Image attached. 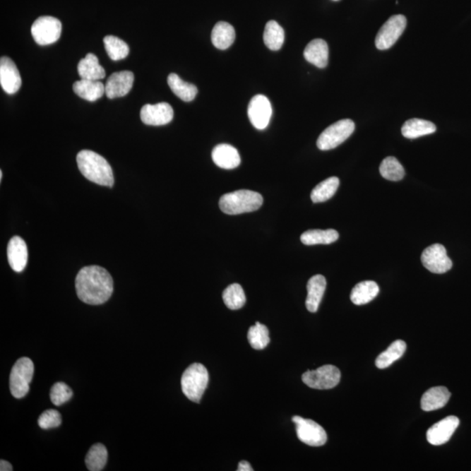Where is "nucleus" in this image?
I'll return each instance as SVG.
<instances>
[{
  "instance_id": "nucleus-21",
  "label": "nucleus",
  "mask_w": 471,
  "mask_h": 471,
  "mask_svg": "<svg viewBox=\"0 0 471 471\" xmlns=\"http://www.w3.org/2000/svg\"><path fill=\"white\" fill-rule=\"evenodd\" d=\"M451 393L445 387L429 388L422 395L421 400L422 410L426 412L442 409L451 398Z\"/></svg>"
},
{
  "instance_id": "nucleus-33",
  "label": "nucleus",
  "mask_w": 471,
  "mask_h": 471,
  "mask_svg": "<svg viewBox=\"0 0 471 471\" xmlns=\"http://www.w3.org/2000/svg\"><path fill=\"white\" fill-rule=\"evenodd\" d=\"M104 47L107 55L112 61H120L128 56L129 47L128 44L117 38L116 36L109 35L103 39Z\"/></svg>"
},
{
  "instance_id": "nucleus-23",
  "label": "nucleus",
  "mask_w": 471,
  "mask_h": 471,
  "mask_svg": "<svg viewBox=\"0 0 471 471\" xmlns=\"http://www.w3.org/2000/svg\"><path fill=\"white\" fill-rule=\"evenodd\" d=\"M78 73L81 79L101 81L106 76L105 69L100 65L99 59L94 54H88L78 64Z\"/></svg>"
},
{
  "instance_id": "nucleus-41",
  "label": "nucleus",
  "mask_w": 471,
  "mask_h": 471,
  "mask_svg": "<svg viewBox=\"0 0 471 471\" xmlns=\"http://www.w3.org/2000/svg\"><path fill=\"white\" fill-rule=\"evenodd\" d=\"M2 177H3V172L1 170V172H0V180H2Z\"/></svg>"
},
{
  "instance_id": "nucleus-22",
  "label": "nucleus",
  "mask_w": 471,
  "mask_h": 471,
  "mask_svg": "<svg viewBox=\"0 0 471 471\" xmlns=\"http://www.w3.org/2000/svg\"><path fill=\"white\" fill-rule=\"evenodd\" d=\"M73 92L88 102H95L105 94V85L100 81L81 79L73 85Z\"/></svg>"
},
{
  "instance_id": "nucleus-36",
  "label": "nucleus",
  "mask_w": 471,
  "mask_h": 471,
  "mask_svg": "<svg viewBox=\"0 0 471 471\" xmlns=\"http://www.w3.org/2000/svg\"><path fill=\"white\" fill-rule=\"evenodd\" d=\"M248 340L254 350H264L270 342L268 328L265 325L257 322L254 326H251L248 331Z\"/></svg>"
},
{
  "instance_id": "nucleus-10",
  "label": "nucleus",
  "mask_w": 471,
  "mask_h": 471,
  "mask_svg": "<svg viewBox=\"0 0 471 471\" xmlns=\"http://www.w3.org/2000/svg\"><path fill=\"white\" fill-rule=\"evenodd\" d=\"M407 27V18L403 15H394L378 32L376 38V46L379 50H387L394 46L404 30Z\"/></svg>"
},
{
  "instance_id": "nucleus-29",
  "label": "nucleus",
  "mask_w": 471,
  "mask_h": 471,
  "mask_svg": "<svg viewBox=\"0 0 471 471\" xmlns=\"http://www.w3.org/2000/svg\"><path fill=\"white\" fill-rule=\"evenodd\" d=\"M407 345L403 340H395L388 350L381 353L376 361V365L379 369H385L398 361L405 353Z\"/></svg>"
},
{
  "instance_id": "nucleus-17",
  "label": "nucleus",
  "mask_w": 471,
  "mask_h": 471,
  "mask_svg": "<svg viewBox=\"0 0 471 471\" xmlns=\"http://www.w3.org/2000/svg\"><path fill=\"white\" fill-rule=\"evenodd\" d=\"M7 258H8L10 266L16 273H21L27 266L28 246L20 237L15 236L10 240L8 247H7Z\"/></svg>"
},
{
  "instance_id": "nucleus-35",
  "label": "nucleus",
  "mask_w": 471,
  "mask_h": 471,
  "mask_svg": "<svg viewBox=\"0 0 471 471\" xmlns=\"http://www.w3.org/2000/svg\"><path fill=\"white\" fill-rule=\"evenodd\" d=\"M381 177L389 181H398L405 176V170L400 162L394 157H386L381 163Z\"/></svg>"
},
{
  "instance_id": "nucleus-18",
  "label": "nucleus",
  "mask_w": 471,
  "mask_h": 471,
  "mask_svg": "<svg viewBox=\"0 0 471 471\" xmlns=\"http://www.w3.org/2000/svg\"><path fill=\"white\" fill-rule=\"evenodd\" d=\"M213 160L220 168L233 169L239 166L241 158L237 148L229 144H220L214 148Z\"/></svg>"
},
{
  "instance_id": "nucleus-39",
  "label": "nucleus",
  "mask_w": 471,
  "mask_h": 471,
  "mask_svg": "<svg viewBox=\"0 0 471 471\" xmlns=\"http://www.w3.org/2000/svg\"><path fill=\"white\" fill-rule=\"evenodd\" d=\"M254 469L251 468V466L249 463L246 461H241L239 465V468L237 471H251Z\"/></svg>"
},
{
  "instance_id": "nucleus-12",
  "label": "nucleus",
  "mask_w": 471,
  "mask_h": 471,
  "mask_svg": "<svg viewBox=\"0 0 471 471\" xmlns=\"http://www.w3.org/2000/svg\"><path fill=\"white\" fill-rule=\"evenodd\" d=\"M272 114V104L266 96L258 95L251 100L248 106V117L254 128L259 131L265 129L269 124Z\"/></svg>"
},
{
  "instance_id": "nucleus-30",
  "label": "nucleus",
  "mask_w": 471,
  "mask_h": 471,
  "mask_svg": "<svg viewBox=\"0 0 471 471\" xmlns=\"http://www.w3.org/2000/svg\"><path fill=\"white\" fill-rule=\"evenodd\" d=\"M340 180L338 177H329L321 181L311 193V199L315 203L328 201L335 196L338 190Z\"/></svg>"
},
{
  "instance_id": "nucleus-5",
  "label": "nucleus",
  "mask_w": 471,
  "mask_h": 471,
  "mask_svg": "<svg viewBox=\"0 0 471 471\" xmlns=\"http://www.w3.org/2000/svg\"><path fill=\"white\" fill-rule=\"evenodd\" d=\"M33 372L35 366L31 359L20 358L15 363L10 374V390L15 398L20 399L27 395Z\"/></svg>"
},
{
  "instance_id": "nucleus-40",
  "label": "nucleus",
  "mask_w": 471,
  "mask_h": 471,
  "mask_svg": "<svg viewBox=\"0 0 471 471\" xmlns=\"http://www.w3.org/2000/svg\"><path fill=\"white\" fill-rule=\"evenodd\" d=\"M0 470L1 471H12L13 466L10 463L5 461V460H1L0 461Z\"/></svg>"
},
{
  "instance_id": "nucleus-19",
  "label": "nucleus",
  "mask_w": 471,
  "mask_h": 471,
  "mask_svg": "<svg viewBox=\"0 0 471 471\" xmlns=\"http://www.w3.org/2000/svg\"><path fill=\"white\" fill-rule=\"evenodd\" d=\"M328 44L321 39L311 40L304 51V57L306 61L316 66L318 68H324L328 66Z\"/></svg>"
},
{
  "instance_id": "nucleus-7",
  "label": "nucleus",
  "mask_w": 471,
  "mask_h": 471,
  "mask_svg": "<svg viewBox=\"0 0 471 471\" xmlns=\"http://www.w3.org/2000/svg\"><path fill=\"white\" fill-rule=\"evenodd\" d=\"M340 377L338 368L333 365H325L316 370L306 371L303 374L302 381L311 388L325 390L336 387L340 383Z\"/></svg>"
},
{
  "instance_id": "nucleus-25",
  "label": "nucleus",
  "mask_w": 471,
  "mask_h": 471,
  "mask_svg": "<svg viewBox=\"0 0 471 471\" xmlns=\"http://www.w3.org/2000/svg\"><path fill=\"white\" fill-rule=\"evenodd\" d=\"M380 288L374 281H363L355 285L352 290L351 302L356 306L366 305L379 294Z\"/></svg>"
},
{
  "instance_id": "nucleus-31",
  "label": "nucleus",
  "mask_w": 471,
  "mask_h": 471,
  "mask_svg": "<svg viewBox=\"0 0 471 471\" xmlns=\"http://www.w3.org/2000/svg\"><path fill=\"white\" fill-rule=\"evenodd\" d=\"M266 46L272 51L280 50L285 42V31L278 22H267L264 32Z\"/></svg>"
},
{
  "instance_id": "nucleus-14",
  "label": "nucleus",
  "mask_w": 471,
  "mask_h": 471,
  "mask_svg": "<svg viewBox=\"0 0 471 471\" xmlns=\"http://www.w3.org/2000/svg\"><path fill=\"white\" fill-rule=\"evenodd\" d=\"M460 424L459 419L457 417H448L443 419L442 421L434 424L428 430L427 440L430 444L439 446L446 443L450 441L451 436L458 428Z\"/></svg>"
},
{
  "instance_id": "nucleus-37",
  "label": "nucleus",
  "mask_w": 471,
  "mask_h": 471,
  "mask_svg": "<svg viewBox=\"0 0 471 471\" xmlns=\"http://www.w3.org/2000/svg\"><path fill=\"white\" fill-rule=\"evenodd\" d=\"M72 389L64 383H55L51 388V402L53 403L55 406H61L62 404L68 402V400L72 398Z\"/></svg>"
},
{
  "instance_id": "nucleus-4",
  "label": "nucleus",
  "mask_w": 471,
  "mask_h": 471,
  "mask_svg": "<svg viewBox=\"0 0 471 471\" xmlns=\"http://www.w3.org/2000/svg\"><path fill=\"white\" fill-rule=\"evenodd\" d=\"M209 383V373L205 366L194 363L184 371L181 379V390L192 402L198 403Z\"/></svg>"
},
{
  "instance_id": "nucleus-6",
  "label": "nucleus",
  "mask_w": 471,
  "mask_h": 471,
  "mask_svg": "<svg viewBox=\"0 0 471 471\" xmlns=\"http://www.w3.org/2000/svg\"><path fill=\"white\" fill-rule=\"evenodd\" d=\"M355 129L354 122L350 119H345L335 122L326 129L318 136L317 147L321 150H330L335 148L350 138Z\"/></svg>"
},
{
  "instance_id": "nucleus-2",
  "label": "nucleus",
  "mask_w": 471,
  "mask_h": 471,
  "mask_svg": "<svg viewBox=\"0 0 471 471\" xmlns=\"http://www.w3.org/2000/svg\"><path fill=\"white\" fill-rule=\"evenodd\" d=\"M76 161L81 173L88 180L102 186H113V169L102 155L91 150H81L77 155Z\"/></svg>"
},
{
  "instance_id": "nucleus-32",
  "label": "nucleus",
  "mask_w": 471,
  "mask_h": 471,
  "mask_svg": "<svg viewBox=\"0 0 471 471\" xmlns=\"http://www.w3.org/2000/svg\"><path fill=\"white\" fill-rule=\"evenodd\" d=\"M107 451L102 443L93 445L88 452L85 463L88 470L101 471L106 466L107 462Z\"/></svg>"
},
{
  "instance_id": "nucleus-27",
  "label": "nucleus",
  "mask_w": 471,
  "mask_h": 471,
  "mask_svg": "<svg viewBox=\"0 0 471 471\" xmlns=\"http://www.w3.org/2000/svg\"><path fill=\"white\" fill-rule=\"evenodd\" d=\"M168 84L172 91L181 101L191 102L198 95V88L195 85L188 83L181 79L177 73H170L168 76Z\"/></svg>"
},
{
  "instance_id": "nucleus-8",
  "label": "nucleus",
  "mask_w": 471,
  "mask_h": 471,
  "mask_svg": "<svg viewBox=\"0 0 471 471\" xmlns=\"http://www.w3.org/2000/svg\"><path fill=\"white\" fill-rule=\"evenodd\" d=\"M61 22L51 16L37 18L31 28L33 40L40 46H47L56 42L61 35Z\"/></svg>"
},
{
  "instance_id": "nucleus-42",
  "label": "nucleus",
  "mask_w": 471,
  "mask_h": 471,
  "mask_svg": "<svg viewBox=\"0 0 471 471\" xmlns=\"http://www.w3.org/2000/svg\"><path fill=\"white\" fill-rule=\"evenodd\" d=\"M335 1H337V0H335Z\"/></svg>"
},
{
  "instance_id": "nucleus-24",
  "label": "nucleus",
  "mask_w": 471,
  "mask_h": 471,
  "mask_svg": "<svg viewBox=\"0 0 471 471\" xmlns=\"http://www.w3.org/2000/svg\"><path fill=\"white\" fill-rule=\"evenodd\" d=\"M234 28L227 22L220 21L215 25L211 32V42L217 49L225 50L235 42Z\"/></svg>"
},
{
  "instance_id": "nucleus-9",
  "label": "nucleus",
  "mask_w": 471,
  "mask_h": 471,
  "mask_svg": "<svg viewBox=\"0 0 471 471\" xmlns=\"http://www.w3.org/2000/svg\"><path fill=\"white\" fill-rule=\"evenodd\" d=\"M292 420L296 425L297 436L302 443L311 447H321L328 441L326 430L317 422L300 417H294Z\"/></svg>"
},
{
  "instance_id": "nucleus-26",
  "label": "nucleus",
  "mask_w": 471,
  "mask_h": 471,
  "mask_svg": "<svg viewBox=\"0 0 471 471\" xmlns=\"http://www.w3.org/2000/svg\"><path fill=\"white\" fill-rule=\"evenodd\" d=\"M436 131V127L433 122L417 118L407 121L402 128L403 136L407 139L419 138L435 133Z\"/></svg>"
},
{
  "instance_id": "nucleus-16",
  "label": "nucleus",
  "mask_w": 471,
  "mask_h": 471,
  "mask_svg": "<svg viewBox=\"0 0 471 471\" xmlns=\"http://www.w3.org/2000/svg\"><path fill=\"white\" fill-rule=\"evenodd\" d=\"M21 77L15 63L8 57L0 59V84L4 91L13 95L20 90Z\"/></svg>"
},
{
  "instance_id": "nucleus-15",
  "label": "nucleus",
  "mask_w": 471,
  "mask_h": 471,
  "mask_svg": "<svg viewBox=\"0 0 471 471\" xmlns=\"http://www.w3.org/2000/svg\"><path fill=\"white\" fill-rule=\"evenodd\" d=\"M135 76L129 71H121L111 74L105 85L107 98L114 99L127 95L133 87Z\"/></svg>"
},
{
  "instance_id": "nucleus-3",
  "label": "nucleus",
  "mask_w": 471,
  "mask_h": 471,
  "mask_svg": "<svg viewBox=\"0 0 471 471\" xmlns=\"http://www.w3.org/2000/svg\"><path fill=\"white\" fill-rule=\"evenodd\" d=\"M263 196L258 192L241 190L222 196L220 207L222 213L239 215L258 210L263 205Z\"/></svg>"
},
{
  "instance_id": "nucleus-1",
  "label": "nucleus",
  "mask_w": 471,
  "mask_h": 471,
  "mask_svg": "<svg viewBox=\"0 0 471 471\" xmlns=\"http://www.w3.org/2000/svg\"><path fill=\"white\" fill-rule=\"evenodd\" d=\"M76 288L81 302L88 305H102L112 295L114 281L109 273L102 267L86 266L78 273Z\"/></svg>"
},
{
  "instance_id": "nucleus-20",
  "label": "nucleus",
  "mask_w": 471,
  "mask_h": 471,
  "mask_svg": "<svg viewBox=\"0 0 471 471\" xmlns=\"http://www.w3.org/2000/svg\"><path fill=\"white\" fill-rule=\"evenodd\" d=\"M326 288V278L322 275L311 277L307 283L306 306L311 313H316L323 298Z\"/></svg>"
},
{
  "instance_id": "nucleus-11",
  "label": "nucleus",
  "mask_w": 471,
  "mask_h": 471,
  "mask_svg": "<svg viewBox=\"0 0 471 471\" xmlns=\"http://www.w3.org/2000/svg\"><path fill=\"white\" fill-rule=\"evenodd\" d=\"M422 263L429 272L443 274L450 270L453 266L451 259L448 257L447 251L443 244H432L422 252Z\"/></svg>"
},
{
  "instance_id": "nucleus-34",
  "label": "nucleus",
  "mask_w": 471,
  "mask_h": 471,
  "mask_svg": "<svg viewBox=\"0 0 471 471\" xmlns=\"http://www.w3.org/2000/svg\"><path fill=\"white\" fill-rule=\"evenodd\" d=\"M222 299L225 306L231 310H239L242 309L246 304V294L242 287L239 284L229 285L222 292Z\"/></svg>"
},
{
  "instance_id": "nucleus-13",
  "label": "nucleus",
  "mask_w": 471,
  "mask_h": 471,
  "mask_svg": "<svg viewBox=\"0 0 471 471\" xmlns=\"http://www.w3.org/2000/svg\"><path fill=\"white\" fill-rule=\"evenodd\" d=\"M172 107L167 102H160L151 105L146 104L141 110V119L144 124L162 126L169 124L173 120Z\"/></svg>"
},
{
  "instance_id": "nucleus-38",
  "label": "nucleus",
  "mask_w": 471,
  "mask_h": 471,
  "mask_svg": "<svg viewBox=\"0 0 471 471\" xmlns=\"http://www.w3.org/2000/svg\"><path fill=\"white\" fill-rule=\"evenodd\" d=\"M38 424L42 429L58 428L61 424V415L54 410L44 411L39 417Z\"/></svg>"
},
{
  "instance_id": "nucleus-28",
  "label": "nucleus",
  "mask_w": 471,
  "mask_h": 471,
  "mask_svg": "<svg viewBox=\"0 0 471 471\" xmlns=\"http://www.w3.org/2000/svg\"><path fill=\"white\" fill-rule=\"evenodd\" d=\"M339 239V233L335 229H310L304 232L300 240L306 246L315 244H330Z\"/></svg>"
}]
</instances>
